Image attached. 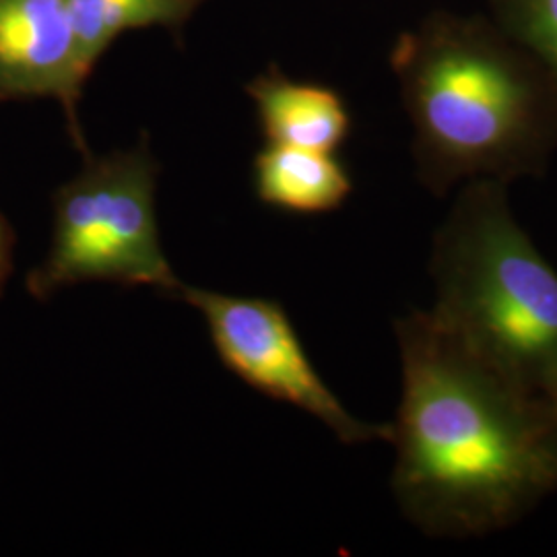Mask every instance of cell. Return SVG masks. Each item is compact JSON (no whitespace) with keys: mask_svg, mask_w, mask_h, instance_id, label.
Masks as SVG:
<instances>
[{"mask_svg":"<svg viewBox=\"0 0 557 557\" xmlns=\"http://www.w3.org/2000/svg\"><path fill=\"white\" fill-rule=\"evenodd\" d=\"M403 393L391 487L428 537L498 533L557 492V413L430 310L395 320Z\"/></svg>","mask_w":557,"mask_h":557,"instance_id":"cell-1","label":"cell"},{"mask_svg":"<svg viewBox=\"0 0 557 557\" xmlns=\"http://www.w3.org/2000/svg\"><path fill=\"white\" fill-rule=\"evenodd\" d=\"M391 66L421 184L541 176L557 151V79L498 23L436 11L398 36Z\"/></svg>","mask_w":557,"mask_h":557,"instance_id":"cell-2","label":"cell"},{"mask_svg":"<svg viewBox=\"0 0 557 557\" xmlns=\"http://www.w3.org/2000/svg\"><path fill=\"white\" fill-rule=\"evenodd\" d=\"M440 324L527 391L557 393V273L520 227L508 184L457 188L432 244Z\"/></svg>","mask_w":557,"mask_h":557,"instance_id":"cell-3","label":"cell"},{"mask_svg":"<svg viewBox=\"0 0 557 557\" xmlns=\"http://www.w3.org/2000/svg\"><path fill=\"white\" fill-rule=\"evenodd\" d=\"M160 165L143 139L131 149L87 153L54 202V242L34 278L40 294L87 281L153 287L178 299L182 281L163 255L158 225Z\"/></svg>","mask_w":557,"mask_h":557,"instance_id":"cell-4","label":"cell"},{"mask_svg":"<svg viewBox=\"0 0 557 557\" xmlns=\"http://www.w3.org/2000/svg\"><path fill=\"white\" fill-rule=\"evenodd\" d=\"M178 299L199 310L221 363L255 391L310 413L343 444L391 438V425L356 418L320 379L275 299L218 294L186 283Z\"/></svg>","mask_w":557,"mask_h":557,"instance_id":"cell-5","label":"cell"},{"mask_svg":"<svg viewBox=\"0 0 557 557\" xmlns=\"http://www.w3.org/2000/svg\"><path fill=\"white\" fill-rule=\"evenodd\" d=\"M87 79L66 0H0V100L59 101L83 156L91 153L79 124Z\"/></svg>","mask_w":557,"mask_h":557,"instance_id":"cell-6","label":"cell"},{"mask_svg":"<svg viewBox=\"0 0 557 557\" xmlns=\"http://www.w3.org/2000/svg\"><path fill=\"white\" fill-rule=\"evenodd\" d=\"M267 143L335 153L349 135V112L331 87L289 79L269 66L246 85Z\"/></svg>","mask_w":557,"mask_h":557,"instance_id":"cell-7","label":"cell"},{"mask_svg":"<svg viewBox=\"0 0 557 557\" xmlns=\"http://www.w3.org/2000/svg\"><path fill=\"white\" fill-rule=\"evenodd\" d=\"M255 190L273 209L317 215L338 209L354 182L329 151L267 143L255 158Z\"/></svg>","mask_w":557,"mask_h":557,"instance_id":"cell-8","label":"cell"},{"mask_svg":"<svg viewBox=\"0 0 557 557\" xmlns=\"http://www.w3.org/2000/svg\"><path fill=\"white\" fill-rule=\"evenodd\" d=\"M207 0H66L81 64L94 73L106 50L126 32L163 27L180 32Z\"/></svg>","mask_w":557,"mask_h":557,"instance_id":"cell-9","label":"cell"},{"mask_svg":"<svg viewBox=\"0 0 557 557\" xmlns=\"http://www.w3.org/2000/svg\"><path fill=\"white\" fill-rule=\"evenodd\" d=\"M492 20L557 79V0H490Z\"/></svg>","mask_w":557,"mask_h":557,"instance_id":"cell-10","label":"cell"},{"mask_svg":"<svg viewBox=\"0 0 557 557\" xmlns=\"http://www.w3.org/2000/svg\"><path fill=\"white\" fill-rule=\"evenodd\" d=\"M7 257H9V244H7V232H4V225L0 221V281L7 273Z\"/></svg>","mask_w":557,"mask_h":557,"instance_id":"cell-11","label":"cell"},{"mask_svg":"<svg viewBox=\"0 0 557 557\" xmlns=\"http://www.w3.org/2000/svg\"><path fill=\"white\" fill-rule=\"evenodd\" d=\"M552 407H554V409H556V413H557V393H556V395H554V397H552Z\"/></svg>","mask_w":557,"mask_h":557,"instance_id":"cell-12","label":"cell"}]
</instances>
